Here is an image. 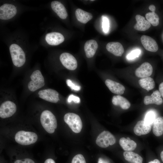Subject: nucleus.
Returning <instances> with one entry per match:
<instances>
[{
    "label": "nucleus",
    "instance_id": "nucleus-1",
    "mask_svg": "<svg viewBox=\"0 0 163 163\" xmlns=\"http://www.w3.org/2000/svg\"><path fill=\"white\" fill-rule=\"evenodd\" d=\"M41 124L45 130L49 133H53L57 127L56 119L54 115L48 110L42 112L40 116Z\"/></svg>",
    "mask_w": 163,
    "mask_h": 163
},
{
    "label": "nucleus",
    "instance_id": "nucleus-2",
    "mask_svg": "<svg viewBox=\"0 0 163 163\" xmlns=\"http://www.w3.org/2000/svg\"><path fill=\"white\" fill-rule=\"evenodd\" d=\"M9 50L14 65L17 67L23 66L26 61L25 54L23 49L18 45L13 43L9 47Z\"/></svg>",
    "mask_w": 163,
    "mask_h": 163
},
{
    "label": "nucleus",
    "instance_id": "nucleus-3",
    "mask_svg": "<svg viewBox=\"0 0 163 163\" xmlns=\"http://www.w3.org/2000/svg\"><path fill=\"white\" fill-rule=\"evenodd\" d=\"M14 138L18 143L26 145L35 143L37 140L38 136L35 133L21 130L17 133Z\"/></svg>",
    "mask_w": 163,
    "mask_h": 163
},
{
    "label": "nucleus",
    "instance_id": "nucleus-4",
    "mask_svg": "<svg viewBox=\"0 0 163 163\" xmlns=\"http://www.w3.org/2000/svg\"><path fill=\"white\" fill-rule=\"evenodd\" d=\"M64 120L73 132L76 133L80 132L82 127V123L78 115L72 113H66L64 116Z\"/></svg>",
    "mask_w": 163,
    "mask_h": 163
},
{
    "label": "nucleus",
    "instance_id": "nucleus-5",
    "mask_svg": "<svg viewBox=\"0 0 163 163\" xmlns=\"http://www.w3.org/2000/svg\"><path fill=\"white\" fill-rule=\"evenodd\" d=\"M31 81L28 83V87L31 91H34L42 88L45 85L44 78L39 70L34 71L30 76Z\"/></svg>",
    "mask_w": 163,
    "mask_h": 163
},
{
    "label": "nucleus",
    "instance_id": "nucleus-6",
    "mask_svg": "<svg viewBox=\"0 0 163 163\" xmlns=\"http://www.w3.org/2000/svg\"><path fill=\"white\" fill-rule=\"evenodd\" d=\"M116 139L114 136L108 131H104L97 137L96 143L99 147L105 148L115 143Z\"/></svg>",
    "mask_w": 163,
    "mask_h": 163
},
{
    "label": "nucleus",
    "instance_id": "nucleus-7",
    "mask_svg": "<svg viewBox=\"0 0 163 163\" xmlns=\"http://www.w3.org/2000/svg\"><path fill=\"white\" fill-rule=\"evenodd\" d=\"M16 104L10 101H6L3 103L0 107V117L2 118L9 117L16 112Z\"/></svg>",
    "mask_w": 163,
    "mask_h": 163
},
{
    "label": "nucleus",
    "instance_id": "nucleus-8",
    "mask_svg": "<svg viewBox=\"0 0 163 163\" xmlns=\"http://www.w3.org/2000/svg\"><path fill=\"white\" fill-rule=\"evenodd\" d=\"M59 59L62 65L66 69L74 70L77 68V61L71 54L66 52L62 53L60 56Z\"/></svg>",
    "mask_w": 163,
    "mask_h": 163
},
{
    "label": "nucleus",
    "instance_id": "nucleus-9",
    "mask_svg": "<svg viewBox=\"0 0 163 163\" xmlns=\"http://www.w3.org/2000/svg\"><path fill=\"white\" fill-rule=\"evenodd\" d=\"M15 6L11 4H5L0 7V19L8 20L13 18L16 14Z\"/></svg>",
    "mask_w": 163,
    "mask_h": 163
},
{
    "label": "nucleus",
    "instance_id": "nucleus-10",
    "mask_svg": "<svg viewBox=\"0 0 163 163\" xmlns=\"http://www.w3.org/2000/svg\"><path fill=\"white\" fill-rule=\"evenodd\" d=\"M38 94L40 98L50 102L56 103L59 100V93L56 91L52 89L40 90Z\"/></svg>",
    "mask_w": 163,
    "mask_h": 163
},
{
    "label": "nucleus",
    "instance_id": "nucleus-11",
    "mask_svg": "<svg viewBox=\"0 0 163 163\" xmlns=\"http://www.w3.org/2000/svg\"><path fill=\"white\" fill-rule=\"evenodd\" d=\"M153 72L152 65L148 62H144L135 71L136 75L142 78L148 77L151 75Z\"/></svg>",
    "mask_w": 163,
    "mask_h": 163
},
{
    "label": "nucleus",
    "instance_id": "nucleus-12",
    "mask_svg": "<svg viewBox=\"0 0 163 163\" xmlns=\"http://www.w3.org/2000/svg\"><path fill=\"white\" fill-rule=\"evenodd\" d=\"M142 44L147 50L153 52H156L158 50V46L155 41L149 36L142 35L140 39Z\"/></svg>",
    "mask_w": 163,
    "mask_h": 163
},
{
    "label": "nucleus",
    "instance_id": "nucleus-13",
    "mask_svg": "<svg viewBox=\"0 0 163 163\" xmlns=\"http://www.w3.org/2000/svg\"><path fill=\"white\" fill-rule=\"evenodd\" d=\"M63 36L61 33L53 32L47 34L45 37V40L49 45L53 46L58 45L64 40Z\"/></svg>",
    "mask_w": 163,
    "mask_h": 163
},
{
    "label": "nucleus",
    "instance_id": "nucleus-14",
    "mask_svg": "<svg viewBox=\"0 0 163 163\" xmlns=\"http://www.w3.org/2000/svg\"><path fill=\"white\" fill-rule=\"evenodd\" d=\"M105 84L109 90L113 93L119 95L123 94L125 88L121 84L110 79L105 80Z\"/></svg>",
    "mask_w": 163,
    "mask_h": 163
},
{
    "label": "nucleus",
    "instance_id": "nucleus-15",
    "mask_svg": "<svg viewBox=\"0 0 163 163\" xmlns=\"http://www.w3.org/2000/svg\"><path fill=\"white\" fill-rule=\"evenodd\" d=\"M106 48L108 51L116 56H121L124 52L123 46L118 42L108 43L106 46Z\"/></svg>",
    "mask_w": 163,
    "mask_h": 163
},
{
    "label": "nucleus",
    "instance_id": "nucleus-16",
    "mask_svg": "<svg viewBox=\"0 0 163 163\" xmlns=\"http://www.w3.org/2000/svg\"><path fill=\"white\" fill-rule=\"evenodd\" d=\"M98 47L97 42L95 40H87L84 46V50L86 57L88 58L93 57L95 55Z\"/></svg>",
    "mask_w": 163,
    "mask_h": 163
},
{
    "label": "nucleus",
    "instance_id": "nucleus-17",
    "mask_svg": "<svg viewBox=\"0 0 163 163\" xmlns=\"http://www.w3.org/2000/svg\"><path fill=\"white\" fill-rule=\"evenodd\" d=\"M52 10L62 19H66L68 16L66 9L63 5L58 1H52L51 4Z\"/></svg>",
    "mask_w": 163,
    "mask_h": 163
},
{
    "label": "nucleus",
    "instance_id": "nucleus-18",
    "mask_svg": "<svg viewBox=\"0 0 163 163\" xmlns=\"http://www.w3.org/2000/svg\"><path fill=\"white\" fill-rule=\"evenodd\" d=\"M151 129V126L147 124L144 121L140 120L137 123L133 130L136 135L140 136L149 133Z\"/></svg>",
    "mask_w": 163,
    "mask_h": 163
},
{
    "label": "nucleus",
    "instance_id": "nucleus-19",
    "mask_svg": "<svg viewBox=\"0 0 163 163\" xmlns=\"http://www.w3.org/2000/svg\"><path fill=\"white\" fill-rule=\"evenodd\" d=\"M159 91H154L150 96H145L144 99V103L147 105L154 104L157 105L161 104L163 103L162 99Z\"/></svg>",
    "mask_w": 163,
    "mask_h": 163
},
{
    "label": "nucleus",
    "instance_id": "nucleus-20",
    "mask_svg": "<svg viewBox=\"0 0 163 163\" xmlns=\"http://www.w3.org/2000/svg\"><path fill=\"white\" fill-rule=\"evenodd\" d=\"M135 18L136 23L134 27L136 30L145 31L149 29L151 27V24L144 17L139 14L136 15Z\"/></svg>",
    "mask_w": 163,
    "mask_h": 163
},
{
    "label": "nucleus",
    "instance_id": "nucleus-21",
    "mask_svg": "<svg viewBox=\"0 0 163 163\" xmlns=\"http://www.w3.org/2000/svg\"><path fill=\"white\" fill-rule=\"evenodd\" d=\"M75 15L77 20L83 24L86 23L93 18L91 14L80 8H77L76 9L75 11Z\"/></svg>",
    "mask_w": 163,
    "mask_h": 163
},
{
    "label": "nucleus",
    "instance_id": "nucleus-22",
    "mask_svg": "<svg viewBox=\"0 0 163 163\" xmlns=\"http://www.w3.org/2000/svg\"><path fill=\"white\" fill-rule=\"evenodd\" d=\"M112 102L114 105L119 106L124 110L128 109L131 105L127 100L120 95L113 96L112 99Z\"/></svg>",
    "mask_w": 163,
    "mask_h": 163
},
{
    "label": "nucleus",
    "instance_id": "nucleus-23",
    "mask_svg": "<svg viewBox=\"0 0 163 163\" xmlns=\"http://www.w3.org/2000/svg\"><path fill=\"white\" fill-rule=\"evenodd\" d=\"M152 131L157 136H161L163 134V117H159L156 118L153 124Z\"/></svg>",
    "mask_w": 163,
    "mask_h": 163
},
{
    "label": "nucleus",
    "instance_id": "nucleus-24",
    "mask_svg": "<svg viewBox=\"0 0 163 163\" xmlns=\"http://www.w3.org/2000/svg\"><path fill=\"white\" fill-rule=\"evenodd\" d=\"M123 155L125 160L131 163L142 162V158L137 153L131 151H125Z\"/></svg>",
    "mask_w": 163,
    "mask_h": 163
},
{
    "label": "nucleus",
    "instance_id": "nucleus-25",
    "mask_svg": "<svg viewBox=\"0 0 163 163\" xmlns=\"http://www.w3.org/2000/svg\"><path fill=\"white\" fill-rule=\"evenodd\" d=\"M119 143L123 149L125 151H130L135 149L136 147V143L133 140H128L122 137L119 140Z\"/></svg>",
    "mask_w": 163,
    "mask_h": 163
},
{
    "label": "nucleus",
    "instance_id": "nucleus-26",
    "mask_svg": "<svg viewBox=\"0 0 163 163\" xmlns=\"http://www.w3.org/2000/svg\"><path fill=\"white\" fill-rule=\"evenodd\" d=\"M138 82L142 88L148 91L153 89L155 85L153 79L150 77L141 78L139 80Z\"/></svg>",
    "mask_w": 163,
    "mask_h": 163
},
{
    "label": "nucleus",
    "instance_id": "nucleus-27",
    "mask_svg": "<svg viewBox=\"0 0 163 163\" xmlns=\"http://www.w3.org/2000/svg\"><path fill=\"white\" fill-rule=\"evenodd\" d=\"M145 16L147 20L153 26H156L158 25L159 18L155 12H148L145 14Z\"/></svg>",
    "mask_w": 163,
    "mask_h": 163
},
{
    "label": "nucleus",
    "instance_id": "nucleus-28",
    "mask_svg": "<svg viewBox=\"0 0 163 163\" xmlns=\"http://www.w3.org/2000/svg\"><path fill=\"white\" fill-rule=\"evenodd\" d=\"M155 117V114L154 111H149L145 115L144 121L147 124L151 126L156 119Z\"/></svg>",
    "mask_w": 163,
    "mask_h": 163
},
{
    "label": "nucleus",
    "instance_id": "nucleus-29",
    "mask_svg": "<svg viewBox=\"0 0 163 163\" xmlns=\"http://www.w3.org/2000/svg\"><path fill=\"white\" fill-rule=\"evenodd\" d=\"M71 163H86V161L82 155L78 154L73 158Z\"/></svg>",
    "mask_w": 163,
    "mask_h": 163
},
{
    "label": "nucleus",
    "instance_id": "nucleus-30",
    "mask_svg": "<svg viewBox=\"0 0 163 163\" xmlns=\"http://www.w3.org/2000/svg\"><path fill=\"white\" fill-rule=\"evenodd\" d=\"M140 52V50L139 49L134 50L127 55V58L128 59H134L138 56Z\"/></svg>",
    "mask_w": 163,
    "mask_h": 163
},
{
    "label": "nucleus",
    "instance_id": "nucleus-31",
    "mask_svg": "<svg viewBox=\"0 0 163 163\" xmlns=\"http://www.w3.org/2000/svg\"><path fill=\"white\" fill-rule=\"evenodd\" d=\"M109 27V22L108 19L106 17H104L103 18L102 28L104 33H107L108 32Z\"/></svg>",
    "mask_w": 163,
    "mask_h": 163
},
{
    "label": "nucleus",
    "instance_id": "nucleus-32",
    "mask_svg": "<svg viewBox=\"0 0 163 163\" xmlns=\"http://www.w3.org/2000/svg\"><path fill=\"white\" fill-rule=\"evenodd\" d=\"M66 82L68 86L70 87L72 90L77 91H78L80 90V86L76 85L73 83L70 79H67Z\"/></svg>",
    "mask_w": 163,
    "mask_h": 163
},
{
    "label": "nucleus",
    "instance_id": "nucleus-33",
    "mask_svg": "<svg viewBox=\"0 0 163 163\" xmlns=\"http://www.w3.org/2000/svg\"><path fill=\"white\" fill-rule=\"evenodd\" d=\"M13 163H35L32 159L29 158H25L21 159H16Z\"/></svg>",
    "mask_w": 163,
    "mask_h": 163
},
{
    "label": "nucleus",
    "instance_id": "nucleus-34",
    "mask_svg": "<svg viewBox=\"0 0 163 163\" xmlns=\"http://www.w3.org/2000/svg\"><path fill=\"white\" fill-rule=\"evenodd\" d=\"M67 101L69 103L73 101L75 103H78L80 102V99L78 97L71 94L69 96Z\"/></svg>",
    "mask_w": 163,
    "mask_h": 163
},
{
    "label": "nucleus",
    "instance_id": "nucleus-35",
    "mask_svg": "<svg viewBox=\"0 0 163 163\" xmlns=\"http://www.w3.org/2000/svg\"><path fill=\"white\" fill-rule=\"evenodd\" d=\"M159 90L161 96L163 97V82L160 84L159 86Z\"/></svg>",
    "mask_w": 163,
    "mask_h": 163
},
{
    "label": "nucleus",
    "instance_id": "nucleus-36",
    "mask_svg": "<svg viewBox=\"0 0 163 163\" xmlns=\"http://www.w3.org/2000/svg\"><path fill=\"white\" fill-rule=\"evenodd\" d=\"M44 163H56L53 159L51 158H48L46 159Z\"/></svg>",
    "mask_w": 163,
    "mask_h": 163
},
{
    "label": "nucleus",
    "instance_id": "nucleus-37",
    "mask_svg": "<svg viewBox=\"0 0 163 163\" xmlns=\"http://www.w3.org/2000/svg\"><path fill=\"white\" fill-rule=\"evenodd\" d=\"M149 9L152 12H155L156 8L155 5H151L149 6Z\"/></svg>",
    "mask_w": 163,
    "mask_h": 163
},
{
    "label": "nucleus",
    "instance_id": "nucleus-38",
    "mask_svg": "<svg viewBox=\"0 0 163 163\" xmlns=\"http://www.w3.org/2000/svg\"><path fill=\"white\" fill-rule=\"evenodd\" d=\"M148 163H161L160 161L157 159H155L153 161H151Z\"/></svg>",
    "mask_w": 163,
    "mask_h": 163
},
{
    "label": "nucleus",
    "instance_id": "nucleus-39",
    "mask_svg": "<svg viewBox=\"0 0 163 163\" xmlns=\"http://www.w3.org/2000/svg\"><path fill=\"white\" fill-rule=\"evenodd\" d=\"M98 163H105L103 160L101 158H99L98 159Z\"/></svg>",
    "mask_w": 163,
    "mask_h": 163
},
{
    "label": "nucleus",
    "instance_id": "nucleus-40",
    "mask_svg": "<svg viewBox=\"0 0 163 163\" xmlns=\"http://www.w3.org/2000/svg\"><path fill=\"white\" fill-rule=\"evenodd\" d=\"M160 157L162 161L163 162V151L161 153Z\"/></svg>",
    "mask_w": 163,
    "mask_h": 163
},
{
    "label": "nucleus",
    "instance_id": "nucleus-41",
    "mask_svg": "<svg viewBox=\"0 0 163 163\" xmlns=\"http://www.w3.org/2000/svg\"><path fill=\"white\" fill-rule=\"evenodd\" d=\"M128 140H130V139L128 137H127L126 138Z\"/></svg>",
    "mask_w": 163,
    "mask_h": 163
}]
</instances>
